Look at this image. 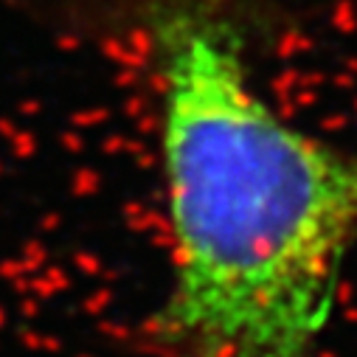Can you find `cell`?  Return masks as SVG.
Segmentation results:
<instances>
[{"label": "cell", "instance_id": "6da1fadb", "mask_svg": "<svg viewBox=\"0 0 357 357\" xmlns=\"http://www.w3.org/2000/svg\"><path fill=\"white\" fill-rule=\"evenodd\" d=\"M158 79L174 236L172 357H310L357 234V155L250 82L234 0H130Z\"/></svg>", "mask_w": 357, "mask_h": 357}]
</instances>
